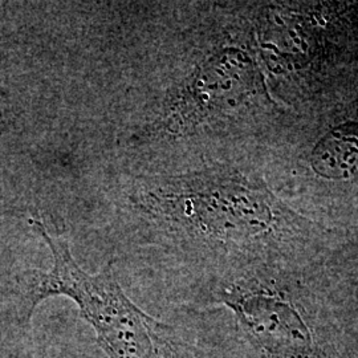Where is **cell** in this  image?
<instances>
[{"instance_id":"7a4b0ae2","label":"cell","mask_w":358,"mask_h":358,"mask_svg":"<svg viewBox=\"0 0 358 358\" xmlns=\"http://www.w3.org/2000/svg\"><path fill=\"white\" fill-rule=\"evenodd\" d=\"M32 227L51 250L52 267L23 276L26 320L41 301L64 296L93 328L108 358H192L190 348L173 325L148 315L125 294L113 262L94 275L88 273L78 266L64 238L53 236L40 219L32 220Z\"/></svg>"},{"instance_id":"5b68a950","label":"cell","mask_w":358,"mask_h":358,"mask_svg":"<svg viewBox=\"0 0 358 358\" xmlns=\"http://www.w3.org/2000/svg\"><path fill=\"white\" fill-rule=\"evenodd\" d=\"M309 164L319 177L329 180L358 176V118L329 129L312 149Z\"/></svg>"},{"instance_id":"3957f363","label":"cell","mask_w":358,"mask_h":358,"mask_svg":"<svg viewBox=\"0 0 358 358\" xmlns=\"http://www.w3.org/2000/svg\"><path fill=\"white\" fill-rule=\"evenodd\" d=\"M268 101L255 50L224 44L167 85L133 129L129 143L140 150H165L231 128Z\"/></svg>"},{"instance_id":"6da1fadb","label":"cell","mask_w":358,"mask_h":358,"mask_svg":"<svg viewBox=\"0 0 358 358\" xmlns=\"http://www.w3.org/2000/svg\"><path fill=\"white\" fill-rule=\"evenodd\" d=\"M117 210L140 243L186 256L250 255L294 219L257 177L222 165L136 176Z\"/></svg>"},{"instance_id":"277c9868","label":"cell","mask_w":358,"mask_h":358,"mask_svg":"<svg viewBox=\"0 0 358 358\" xmlns=\"http://www.w3.org/2000/svg\"><path fill=\"white\" fill-rule=\"evenodd\" d=\"M217 303L230 308L239 327L269 358H343L337 349L316 334L306 309L289 294L252 273L223 282Z\"/></svg>"}]
</instances>
